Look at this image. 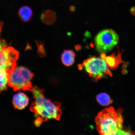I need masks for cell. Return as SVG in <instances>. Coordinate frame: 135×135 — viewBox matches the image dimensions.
I'll use <instances>...</instances> for the list:
<instances>
[{
  "instance_id": "6da1fadb",
  "label": "cell",
  "mask_w": 135,
  "mask_h": 135,
  "mask_svg": "<svg viewBox=\"0 0 135 135\" xmlns=\"http://www.w3.org/2000/svg\"><path fill=\"white\" fill-rule=\"evenodd\" d=\"M123 110L116 111L113 107L103 110L96 117L95 121L97 131L102 135L126 134L123 130Z\"/></svg>"
},
{
  "instance_id": "7a4b0ae2",
  "label": "cell",
  "mask_w": 135,
  "mask_h": 135,
  "mask_svg": "<svg viewBox=\"0 0 135 135\" xmlns=\"http://www.w3.org/2000/svg\"><path fill=\"white\" fill-rule=\"evenodd\" d=\"M31 91L35 101L30 107V110L36 118L46 121L51 119L60 120L62 114L60 102H52L45 97L44 91L38 87H33Z\"/></svg>"
},
{
  "instance_id": "3957f363",
  "label": "cell",
  "mask_w": 135,
  "mask_h": 135,
  "mask_svg": "<svg viewBox=\"0 0 135 135\" xmlns=\"http://www.w3.org/2000/svg\"><path fill=\"white\" fill-rule=\"evenodd\" d=\"M33 76V74L26 68L16 67L9 73V86L15 91L23 90L31 91L33 88L31 81Z\"/></svg>"
},
{
  "instance_id": "277c9868",
  "label": "cell",
  "mask_w": 135,
  "mask_h": 135,
  "mask_svg": "<svg viewBox=\"0 0 135 135\" xmlns=\"http://www.w3.org/2000/svg\"><path fill=\"white\" fill-rule=\"evenodd\" d=\"M79 68H83L90 77L97 81L106 76H112L105 61L97 57H92L86 59Z\"/></svg>"
},
{
  "instance_id": "5b68a950",
  "label": "cell",
  "mask_w": 135,
  "mask_h": 135,
  "mask_svg": "<svg viewBox=\"0 0 135 135\" xmlns=\"http://www.w3.org/2000/svg\"><path fill=\"white\" fill-rule=\"evenodd\" d=\"M119 40V36L113 30L105 29L96 35L94 44L98 52L105 53L112 50L118 44Z\"/></svg>"
},
{
  "instance_id": "8992f818",
  "label": "cell",
  "mask_w": 135,
  "mask_h": 135,
  "mask_svg": "<svg viewBox=\"0 0 135 135\" xmlns=\"http://www.w3.org/2000/svg\"><path fill=\"white\" fill-rule=\"evenodd\" d=\"M19 53L12 47H7L0 52V69L9 73L16 67Z\"/></svg>"
},
{
  "instance_id": "52a82bcc",
  "label": "cell",
  "mask_w": 135,
  "mask_h": 135,
  "mask_svg": "<svg viewBox=\"0 0 135 135\" xmlns=\"http://www.w3.org/2000/svg\"><path fill=\"white\" fill-rule=\"evenodd\" d=\"M122 52L118 51L117 55L113 54L109 56H106L105 53H101V58L105 61L108 66L112 70H115L121 63L124 62L121 59Z\"/></svg>"
},
{
  "instance_id": "ba28073f",
  "label": "cell",
  "mask_w": 135,
  "mask_h": 135,
  "mask_svg": "<svg viewBox=\"0 0 135 135\" xmlns=\"http://www.w3.org/2000/svg\"><path fill=\"white\" fill-rule=\"evenodd\" d=\"M29 99L26 94L23 92L17 93L13 96V104L15 108L22 110L29 103Z\"/></svg>"
},
{
  "instance_id": "9c48e42d",
  "label": "cell",
  "mask_w": 135,
  "mask_h": 135,
  "mask_svg": "<svg viewBox=\"0 0 135 135\" xmlns=\"http://www.w3.org/2000/svg\"><path fill=\"white\" fill-rule=\"evenodd\" d=\"M75 54L73 51L65 50L61 55L62 63L67 66L72 65L75 62Z\"/></svg>"
},
{
  "instance_id": "30bf717a",
  "label": "cell",
  "mask_w": 135,
  "mask_h": 135,
  "mask_svg": "<svg viewBox=\"0 0 135 135\" xmlns=\"http://www.w3.org/2000/svg\"><path fill=\"white\" fill-rule=\"evenodd\" d=\"M33 14L31 8L27 6L22 7L18 11V15L22 21L25 22L29 21Z\"/></svg>"
},
{
  "instance_id": "8fae6325",
  "label": "cell",
  "mask_w": 135,
  "mask_h": 135,
  "mask_svg": "<svg viewBox=\"0 0 135 135\" xmlns=\"http://www.w3.org/2000/svg\"><path fill=\"white\" fill-rule=\"evenodd\" d=\"M9 73L0 69V93L6 90L9 86Z\"/></svg>"
},
{
  "instance_id": "7c38bea8",
  "label": "cell",
  "mask_w": 135,
  "mask_h": 135,
  "mask_svg": "<svg viewBox=\"0 0 135 135\" xmlns=\"http://www.w3.org/2000/svg\"><path fill=\"white\" fill-rule=\"evenodd\" d=\"M97 99L98 103L103 106H107L113 102L109 96L105 93H101L97 96Z\"/></svg>"
},
{
  "instance_id": "4fadbf2b",
  "label": "cell",
  "mask_w": 135,
  "mask_h": 135,
  "mask_svg": "<svg viewBox=\"0 0 135 135\" xmlns=\"http://www.w3.org/2000/svg\"><path fill=\"white\" fill-rule=\"evenodd\" d=\"M7 47L6 42L4 40L0 39V52Z\"/></svg>"
},
{
  "instance_id": "5bb4252c",
  "label": "cell",
  "mask_w": 135,
  "mask_h": 135,
  "mask_svg": "<svg viewBox=\"0 0 135 135\" xmlns=\"http://www.w3.org/2000/svg\"><path fill=\"white\" fill-rule=\"evenodd\" d=\"M42 122H43V121L40 118H36V119L35 121V124L36 126L39 127L41 125Z\"/></svg>"
},
{
  "instance_id": "9a60e30c",
  "label": "cell",
  "mask_w": 135,
  "mask_h": 135,
  "mask_svg": "<svg viewBox=\"0 0 135 135\" xmlns=\"http://www.w3.org/2000/svg\"><path fill=\"white\" fill-rule=\"evenodd\" d=\"M131 12L133 14H135V7H132L131 10Z\"/></svg>"
}]
</instances>
